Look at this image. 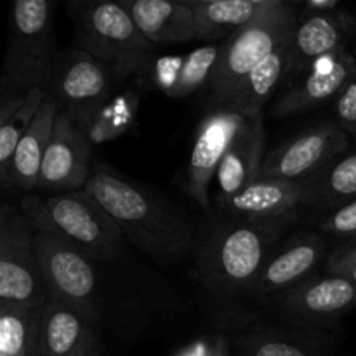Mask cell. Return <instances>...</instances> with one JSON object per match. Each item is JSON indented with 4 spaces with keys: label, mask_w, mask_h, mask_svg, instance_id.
Segmentation results:
<instances>
[{
    "label": "cell",
    "mask_w": 356,
    "mask_h": 356,
    "mask_svg": "<svg viewBox=\"0 0 356 356\" xmlns=\"http://www.w3.org/2000/svg\"><path fill=\"white\" fill-rule=\"evenodd\" d=\"M211 356H229V346L226 337H214V341L211 343Z\"/></svg>",
    "instance_id": "cell-33"
},
{
    "label": "cell",
    "mask_w": 356,
    "mask_h": 356,
    "mask_svg": "<svg viewBox=\"0 0 356 356\" xmlns=\"http://www.w3.org/2000/svg\"><path fill=\"white\" fill-rule=\"evenodd\" d=\"M350 149V134L337 122H322L299 132L264 156L261 179L305 183Z\"/></svg>",
    "instance_id": "cell-10"
},
{
    "label": "cell",
    "mask_w": 356,
    "mask_h": 356,
    "mask_svg": "<svg viewBox=\"0 0 356 356\" xmlns=\"http://www.w3.org/2000/svg\"><path fill=\"white\" fill-rule=\"evenodd\" d=\"M177 356H211V344H209L207 350L202 344H197V346H191L190 350L183 351V353H179Z\"/></svg>",
    "instance_id": "cell-35"
},
{
    "label": "cell",
    "mask_w": 356,
    "mask_h": 356,
    "mask_svg": "<svg viewBox=\"0 0 356 356\" xmlns=\"http://www.w3.org/2000/svg\"><path fill=\"white\" fill-rule=\"evenodd\" d=\"M97 332L75 306L47 296L37 312L30 356H68Z\"/></svg>",
    "instance_id": "cell-17"
},
{
    "label": "cell",
    "mask_w": 356,
    "mask_h": 356,
    "mask_svg": "<svg viewBox=\"0 0 356 356\" xmlns=\"http://www.w3.org/2000/svg\"><path fill=\"white\" fill-rule=\"evenodd\" d=\"M327 242L315 233H296L284 245L275 249L257 275L249 294L257 298H277L294 285L315 277L327 259Z\"/></svg>",
    "instance_id": "cell-14"
},
{
    "label": "cell",
    "mask_w": 356,
    "mask_h": 356,
    "mask_svg": "<svg viewBox=\"0 0 356 356\" xmlns=\"http://www.w3.org/2000/svg\"><path fill=\"white\" fill-rule=\"evenodd\" d=\"M58 115V104L51 97H47L24 138L17 145L13 160V181L14 186L19 188L24 195L37 190L42 162H44L49 141L52 138Z\"/></svg>",
    "instance_id": "cell-23"
},
{
    "label": "cell",
    "mask_w": 356,
    "mask_h": 356,
    "mask_svg": "<svg viewBox=\"0 0 356 356\" xmlns=\"http://www.w3.org/2000/svg\"><path fill=\"white\" fill-rule=\"evenodd\" d=\"M115 82V75L103 63L82 49L72 47L58 54L44 89L61 113L89 131Z\"/></svg>",
    "instance_id": "cell-7"
},
{
    "label": "cell",
    "mask_w": 356,
    "mask_h": 356,
    "mask_svg": "<svg viewBox=\"0 0 356 356\" xmlns=\"http://www.w3.org/2000/svg\"><path fill=\"white\" fill-rule=\"evenodd\" d=\"M336 118L339 127H343L348 134L356 136V70L336 99Z\"/></svg>",
    "instance_id": "cell-31"
},
{
    "label": "cell",
    "mask_w": 356,
    "mask_h": 356,
    "mask_svg": "<svg viewBox=\"0 0 356 356\" xmlns=\"http://www.w3.org/2000/svg\"><path fill=\"white\" fill-rule=\"evenodd\" d=\"M318 226L320 232L332 238L336 236L344 242L356 238V198L327 214Z\"/></svg>",
    "instance_id": "cell-29"
},
{
    "label": "cell",
    "mask_w": 356,
    "mask_h": 356,
    "mask_svg": "<svg viewBox=\"0 0 356 356\" xmlns=\"http://www.w3.org/2000/svg\"><path fill=\"white\" fill-rule=\"evenodd\" d=\"M47 299L38 266L35 229L19 209L0 211V302L40 309Z\"/></svg>",
    "instance_id": "cell-8"
},
{
    "label": "cell",
    "mask_w": 356,
    "mask_h": 356,
    "mask_svg": "<svg viewBox=\"0 0 356 356\" xmlns=\"http://www.w3.org/2000/svg\"><path fill=\"white\" fill-rule=\"evenodd\" d=\"M298 6L280 0L275 9L222 42L221 56L211 80L212 104L226 103L259 63L291 44L299 19Z\"/></svg>",
    "instance_id": "cell-6"
},
{
    "label": "cell",
    "mask_w": 356,
    "mask_h": 356,
    "mask_svg": "<svg viewBox=\"0 0 356 356\" xmlns=\"http://www.w3.org/2000/svg\"><path fill=\"white\" fill-rule=\"evenodd\" d=\"M122 6L149 44H188L198 40L197 19L188 0H122Z\"/></svg>",
    "instance_id": "cell-18"
},
{
    "label": "cell",
    "mask_w": 356,
    "mask_h": 356,
    "mask_svg": "<svg viewBox=\"0 0 356 356\" xmlns=\"http://www.w3.org/2000/svg\"><path fill=\"white\" fill-rule=\"evenodd\" d=\"M247 356H313L299 343L275 334H259L247 343Z\"/></svg>",
    "instance_id": "cell-28"
},
{
    "label": "cell",
    "mask_w": 356,
    "mask_h": 356,
    "mask_svg": "<svg viewBox=\"0 0 356 356\" xmlns=\"http://www.w3.org/2000/svg\"><path fill=\"white\" fill-rule=\"evenodd\" d=\"M219 56H221V44L205 45V47L190 52L181 61L179 68L176 70V75L165 87L167 96L181 99V97H188L190 94H193L205 83H211Z\"/></svg>",
    "instance_id": "cell-26"
},
{
    "label": "cell",
    "mask_w": 356,
    "mask_h": 356,
    "mask_svg": "<svg viewBox=\"0 0 356 356\" xmlns=\"http://www.w3.org/2000/svg\"><path fill=\"white\" fill-rule=\"evenodd\" d=\"M291 45V44H289ZM289 45L278 49L277 52L264 59L263 63L256 66L249 75L243 79V82L236 87L226 104L235 106L240 113L245 117L263 113V108L271 94L278 87L282 79H285V66H287V52ZM222 104V103H221Z\"/></svg>",
    "instance_id": "cell-25"
},
{
    "label": "cell",
    "mask_w": 356,
    "mask_h": 356,
    "mask_svg": "<svg viewBox=\"0 0 356 356\" xmlns=\"http://www.w3.org/2000/svg\"><path fill=\"white\" fill-rule=\"evenodd\" d=\"M38 309L0 302V356H30Z\"/></svg>",
    "instance_id": "cell-27"
},
{
    "label": "cell",
    "mask_w": 356,
    "mask_h": 356,
    "mask_svg": "<svg viewBox=\"0 0 356 356\" xmlns=\"http://www.w3.org/2000/svg\"><path fill=\"white\" fill-rule=\"evenodd\" d=\"M289 222L233 219L205 232L197 249V271L209 292L233 298L249 292Z\"/></svg>",
    "instance_id": "cell-2"
},
{
    "label": "cell",
    "mask_w": 356,
    "mask_h": 356,
    "mask_svg": "<svg viewBox=\"0 0 356 356\" xmlns=\"http://www.w3.org/2000/svg\"><path fill=\"white\" fill-rule=\"evenodd\" d=\"M264 138L263 113L247 117L216 174L221 198L233 197L259 179L264 162Z\"/></svg>",
    "instance_id": "cell-20"
},
{
    "label": "cell",
    "mask_w": 356,
    "mask_h": 356,
    "mask_svg": "<svg viewBox=\"0 0 356 356\" xmlns=\"http://www.w3.org/2000/svg\"><path fill=\"white\" fill-rule=\"evenodd\" d=\"M273 302L292 318L329 325L356 308V284L330 275H315L278 294Z\"/></svg>",
    "instance_id": "cell-15"
},
{
    "label": "cell",
    "mask_w": 356,
    "mask_h": 356,
    "mask_svg": "<svg viewBox=\"0 0 356 356\" xmlns=\"http://www.w3.org/2000/svg\"><path fill=\"white\" fill-rule=\"evenodd\" d=\"M83 190L106 211L124 240L160 266L179 263L191 250L195 229L186 212L145 184L96 162Z\"/></svg>",
    "instance_id": "cell-1"
},
{
    "label": "cell",
    "mask_w": 356,
    "mask_h": 356,
    "mask_svg": "<svg viewBox=\"0 0 356 356\" xmlns=\"http://www.w3.org/2000/svg\"><path fill=\"white\" fill-rule=\"evenodd\" d=\"M58 58L54 13L49 0H16L9 14L3 87L26 94L44 87Z\"/></svg>",
    "instance_id": "cell-5"
},
{
    "label": "cell",
    "mask_w": 356,
    "mask_h": 356,
    "mask_svg": "<svg viewBox=\"0 0 356 356\" xmlns=\"http://www.w3.org/2000/svg\"><path fill=\"white\" fill-rule=\"evenodd\" d=\"M197 19L198 40L232 37L263 17L280 0H188Z\"/></svg>",
    "instance_id": "cell-21"
},
{
    "label": "cell",
    "mask_w": 356,
    "mask_h": 356,
    "mask_svg": "<svg viewBox=\"0 0 356 356\" xmlns=\"http://www.w3.org/2000/svg\"><path fill=\"white\" fill-rule=\"evenodd\" d=\"M306 14H325L341 9L339 0H309L302 3Z\"/></svg>",
    "instance_id": "cell-32"
},
{
    "label": "cell",
    "mask_w": 356,
    "mask_h": 356,
    "mask_svg": "<svg viewBox=\"0 0 356 356\" xmlns=\"http://www.w3.org/2000/svg\"><path fill=\"white\" fill-rule=\"evenodd\" d=\"M325 273L356 284V238L339 243L325 259Z\"/></svg>",
    "instance_id": "cell-30"
},
{
    "label": "cell",
    "mask_w": 356,
    "mask_h": 356,
    "mask_svg": "<svg viewBox=\"0 0 356 356\" xmlns=\"http://www.w3.org/2000/svg\"><path fill=\"white\" fill-rule=\"evenodd\" d=\"M302 183L259 177L240 193L221 198V207L233 219L292 222L302 209Z\"/></svg>",
    "instance_id": "cell-16"
},
{
    "label": "cell",
    "mask_w": 356,
    "mask_h": 356,
    "mask_svg": "<svg viewBox=\"0 0 356 356\" xmlns=\"http://www.w3.org/2000/svg\"><path fill=\"white\" fill-rule=\"evenodd\" d=\"M90 170L89 134L70 115L59 111L42 162L37 190L49 195L83 190Z\"/></svg>",
    "instance_id": "cell-12"
},
{
    "label": "cell",
    "mask_w": 356,
    "mask_h": 356,
    "mask_svg": "<svg viewBox=\"0 0 356 356\" xmlns=\"http://www.w3.org/2000/svg\"><path fill=\"white\" fill-rule=\"evenodd\" d=\"M45 99H47V92L44 87H38L26 94H10V96L2 97V104H0V181L3 184V190L14 188V153Z\"/></svg>",
    "instance_id": "cell-22"
},
{
    "label": "cell",
    "mask_w": 356,
    "mask_h": 356,
    "mask_svg": "<svg viewBox=\"0 0 356 356\" xmlns=\"http://www.w3.org/2000/svg\"><path fill=\"white\" fill-rule=\"evenodd\" d=\"M68 356H99V351H97V337L87 341L86 344H82L79 350L73 351V353Z\"/></svg>",
    "instance_id": "cell-34"
},
{
    "label": "cell",
    "mask_w": 356,
    "mask_h": 356,
    "mask_svg": "<svg viewBox=\"0 0 356 356\" xmlns=\"http://www.w3.org/2000/svg\"><path fill=\"white\" fill-rule=\"evenodd\" d=\"M356 35V17L339 9L325 14L302 13L287 52L285 80L298 76L322 58L343 52Z\"/></svg>",
    "instance_id": "cell-13"
},
{
    "label": "cell",
    "mask_w": 356,
    "mask_h": 356,
    "mask_svg": "<svg viewBox=\"0 0 356 356\" xmlns=\"http://www.w3.org/2000/svg\"><path fill=\"white\" fill-rule=\"evenodd\" d=\"M302 209L334 212L356 198V148L302 183Z\"/></svg>",
    "instance_id": "cell-24"
},
{
    "label": "cell",
    "mask_w": 356,
    "mask_h": 356,
    "mask_svg": "<svg viewBox=\"0 0 356 356\" xmlns=\"http://www.w3.org/2000/svg\"><path fill=\"white\" fill-rule=\"evenodd\" d=\"M245 118L232 104H212L198 125L188 160L186 190L205 211L209 209V186Z\"/></svg>",
    "instance_id": "cell-11"
},
{
    "label": "cell",
    "mask_w": 356,
    "mask_h": 356,
    "mask_svg": "<svg viewBox=\"0 0 356 356\" xmlns=\"http://www.w3.org/2000/svg\"><path fill=\"white\" fill-rule=\"evenodd\" d=\"M75 26L73 47L103 63L122 80L141 72L153 52L122 2L76 0L68 6Z\"/></svg>",
    "instance_id": "cell-4"
},
{
    "label": "cell",
    "mask_w": 356,
    "mask_h": 356,
    "mask_svg": "<svg viewBox=\"0 0 356 356\" xmlns=\"http://www.w3.org/2000/svg\"><path fill=\"white\" fill-rule=\"evenodd\" d=\"M19 211L35 232L65 240L90 261H110L124 252L120 229L86 190L47 197L26 193Z\"/></svg>",
    "instance_id": "cell-3"
},
{
    "label": "cell",
    "mask_w": 356,
    "mask_h": 356,
    "mask_svg": "<svg viewBox=\"0 0 356 356\" xmlns=\"http://www.w3.org/2000/svg\"><path fill=\"white\" fill-rule=\"evenodd\" d=\"M35 245L47 296L75 306L96 330L99 312L94 261L51 233L35 232Z\"/></svg>",
    "instance_id": "cell-9"
},
{
    "label": "cell",
    "mask_w": 356,
    "mask_h": 356,
    "mask_svg": "<svg viewBox=\"0 0 356 356\" xmlns=\"http://www.w3.org/2000/svg\"><path fill=\"white\" fill-rule=\"evenodd\" d=\"M356 70V52L343 51L330 56L329 65L309 73L302 82L285 92L275 104L277 117L302 113L339 97Z\"/></svg>",
    "instance_id": "cell-19"
}]
</instances>
